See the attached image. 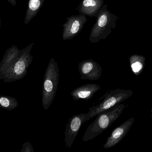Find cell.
<instances>
[{"mask_svg":"<svg viewBox=\"0 0 152 152\" xmlns=\"http://www.w3.org/2000/svg\"><path fill=\"white\" fill-rule=\"evenodd\" d=\"M123 108V105H117L98 114L87 129L83 137V141L92 140L106 130L118 117Z\"/></svg>","mask_w":152,"mask_h":152,"instance_id":"1","label":"cell"},{"mask_svg":"<svg viewBox=\"0 0 152 152\" xmlns=\"http://www.w3.org/2000/svg\"><path fill=\"white\" fill-rule=\"evenodd\" d=\"M59 80L58 65L53 58H51L44 76L42 85V102L44 109H48L54 100L58 90Z\"/></svg>","mask_w":152,"mask_h":152,"instance_id":"2","label":"cell"},{"mask_svg":"<svg viewBox=\"0 0 152 152\" xmlns=\"http://www.w3.org/2000/svg\"><path fill=\"white\" fill-rule=\"evenodd\" d=\"M118 17L107 9V4H104L101 9L96 21L93 26L89 36V41L92 43L104 40L112 33L116 27Z\"/></svg>","mask_w":152,"mask_h":152,"instance_id":"3","label":"cell"},{"mask_svg":"<svg viewBox=\"0 0 152 152\" xmlns=\"http://www.w3.org/2000/svg\"><path fill=\"white\" fill-rule=\"evenodd\" d=\"M35 43H32L20 51L16 61L7 71L3 79L4 83H11L23 78L28 73V69L33 59L31 50Z\"/></svg>","mask_w":152,"mask_h":152,"instance_id":"4","label":"cell"},{"mask_svg":"<svg viewBox=\"0 0 152 152\" xmlns=\"http://www.w3.org/2000/svg\"><path fill=\"white\" fill-rule=\"evenodd\" d=\"M126 94L123 91L117 89L114 91H107L95 103L99 102L98 104L89 109L88 113L90 118L96 117L98 114L110 109L125 99Z\"/></svg>","mask_w":152,"mask_h":152,"instance_id":"5","label":"cell"},{"mask_svg":"<svg viewBox=\"0 0 152 152\" xmlns=\"http://www.w3.org/2000/svg\"><path fill=\"white\" fill-rule=\"evenodd\" d=\"M90 119L89 114L87 113L74 115L69 119L65 132V142L67 148H71L82 125Z\"/></svg>","mask_w":152,"mask_h":152,"instance_id":"6","label":"cell"},{"mask_svg":"<svg viewBox=\"0 0 152 152\" xmlns=\"http://www.w3.org/2000/svg\"><path fill=\"white\" fill-rule=\"evenodd\" d=\"M66 19L62 26V39L64 40H70L79 34L87 21L86 16L81 13L68 17Z\"/></svg>","mask_w":152,"mask_h":152,"instance_id":"7","label":"cell"},{"mask_svg":"<svg viewBox=\"0 0 152 152\" xmlns=\"http://www.w3.org/2000/svg\"><path fill=\"white\" fill-rule=\"evenodd\" d=\"M78 70L81 79L93 81L99 79L102 71L100 64L92 59L84 60L80 62Z\"/></svg>","mask_w":152,"mask_h":152,"instance_id":"8","label":"cell"},{"mask_svg":"<svg viewBox=\"0 0 152 152\" xmlns=\"http://www.w3.org/2000/svg\"><path fill=\"white\" fill-rule=\"evenodd\" d=\"M17 46L13 45L6 50L0 62V80H3L7 71L13 65L19 54Z\"/></svg>","mask_w":152,"mask_h":152,"instance_id":"9","label":"cell"},{"mask_svg":"<svg viewBox=\"0 0 152 152\" xmlns=\"http://www.w3.org/2000/svg\"><path fill=\"white\" fill-rule=\"evenodd\" d=\"M101 88V87L97 84H86L76 88L71 92L70 95L75 101H88L92 99L95 93Z\"/></svg>","mask_w":152,"mask_h":152,"instance_id":"10","label":"cell"},{"mask_svg":"<svg viewBox=\"0 0 152 152\" xmlns=\"http://www.w3.org/2000/svg\"><path fill=\"white\" fill-rule=\"evenodd\" d=\"M104 0H82L77 8L80 13L97 18L104 5Z\"/></svg>","mask_w":152,"mask_h":152,"instance_id":"11","label":"cell"},{"mask_svg":"<svg viewBox=\"0 0 152 152\" xmlns=\"http://www.w3.org/2000/svg\"><path fill=\"white\" fill-rule=\"evenodd\" d=\"M127 123H124L115 129L110 135L107 138L106 143L103 145L104 149H110L115 146L124 137L127 129Z\"/></svg>","mask_w":152,"mask_h":152,"instance_id":"12","label":"cell"},{"mask_svg":"<svg viewBox=\"0 0 152 152\" xmlns=\"http://www.w3.org/2000/svg\"><path fill=\"white\" fill-rule=\"evenodd\" d=\"M45 0H29L26 12L24 23L28 24L37 15L42 5Z\"/></svg>","mask_w":152,"mask_h":152,"instance_id":"13","label":"cell"},{"mask_svg":"<svg viewBox=\"0 0 152 152\" xmlns=\"http://www.w3.org/2000/svg\"><path fill=\"white\" fill-rule=\"evenodd\" d=\"M18 101L15 98L0 95V107L8 110H12L18 107Z\"/></svg>","mask_w":152,"mask_h":152,"instance_id":"14","label":"cell"},{"mask_svg":"<svg viewBox=\"0 0 152 152\" xmlns=\"http://www.w3.org/2000/svg\"><path fill=\"white\" fill-rule=\"evenodd\" d=\"M131 68L134 73H138L142 68V64L140 62L136 61L132 63Z\"/></svg>","mask_w":152,"mask_h":152,"instance_id":"15","label":"cell"},{"mask_svg":"<svg viewBox=\"0 0 152 152\" xmlns=\"http://www.w3.org/2000/svg\"><path fill=\"white\" fill-rule=\"evenodd\" d=\"M21 152H34L33 146L29 142H26L22 145V149L20 151Z\"/></svg>","mask_w":152,"mask_h":152,"instance_id":"16","label":"cell"},{"mask_svg":"<svg viewBox=\"0 0 152 152\" xmlns=\"http://www.w3.org/2000/svg\"><path fill=\"white\" fill-rule=\"evenodd\" d=\"M7 1L13 6H15L17 4V1L16 0H7Z\"/></svg>","mask_w":152,"mask_h":152,"instance_id":"17","label":"cell"},{"mask_svg":"<svg viewBox=\"0 0 152 152\" xmlns=\"http://www.w3.org/2000/svg\"><path fill=\"white\" fill-rule=\"evenodd\" d=\"M0 29H1V18H0Z\"/></svg>","mask_w":152,"mask_h":152,"instance_id":"18","label":"cell"}]
</instances>
